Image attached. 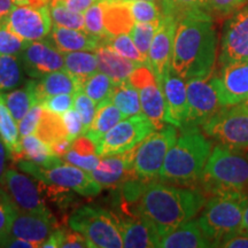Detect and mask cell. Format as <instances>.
<instances>
[{"instance_id": "46", "label": "cell", "mask_w": 248, "mask_h": 248, "mask_svg": "<svg viewBox=\"0 0 248 248\" xmlns=\"http://www.w3.org/2000/svg\"><path fill=\"white\" fill-rule=\"evenodd\" d=\"M247 2L248 0H207L210 15L217 17H229Z\"/></svg>"}, {"instance_id": "27", "label": "cell", "mask_w": 248, "mask_h": 248, "mask_svg": "<svg viewBox=\"0 0 248 248\" xmlns=\"http://www.w3.org/2000/svg\"><path fill=\"white\" fill-rule=\"evenodd\" d=\"M142 114L151 121L155 130L166 125V102L162 88L159 82L152 83L144 88L139 89Z\"/></svg>"}, {"instance_id": "51", "label": "cell", "mask_w": 248, "mask_h": 248, "mask_svg": "<svg viewBox=\"0 0 248 248\" xmlns=\"http://www.w3.org/2000/svg\"><path fill=\"white\" fill-rule=\"evenodd\" d=\"M91 247L89 240L82 233L77 231H63L61 248H85Z\"/></svg>"}, {"instance_id": "47", "label": "cell", "mask_w": 248, "mask_h": 248, "mask_svg": "<svg viewBox=\"0 0 248 248\" xmlns=\"http://www.w3.org/2000/svg\"><path fill=\"white\" fill-rule=\"evenodd\" d=\"M62 159H63L64 162L73 164V166L75 167H78V168L89 172L97 169L101 161V157L99 156L98 154L82 155L77 153V152L74 150H70L63 157H62Z\"/></svg>"}, {"instance_id": "7", "label": "cell", "mask_w": 248, "mask_h": 248, "mask_svg": "<svg viewBox=\"0 0 248 248\" xmlns=\"http://www.w3.org/2000/svg\"><path fill=\"white\" fill-rule=\"evenodd\" d=\"M18 168L26 173L47 184L68 188L84 197H94L102 190V186L93 179L91 173L64 161L49 167H43L29 160H20Z\"/></svg>"}, {"instance_id": "18", "label": "cell", "mask_w": 248, "mask_h": 248, "mask_svg": "<svg viewBox=\"0 0 248 248\" xmlns=\"http://www.w3.org/2000/svg\"><path fill=\"white\" fill-rule=\"evenodd\" d=\"M136 148L101 157L98 168L90 172L93 179L107 188H116L125 182L139 179L133 168Z\"/></svg>"}, {"instance_id": "56", "label": "cell", "mask_w": 248, "mask_h": 248, "mask_svg": "<svg viewBox=\"0 0 248 248\" xmlns=\"http://www.w3.org/2000/svg\"><path fill=\"white\" fill-rule=\"evenodd\" d=\"M71 145H73V140H70L69 138H61L57 141L52 142L49 146L52 147L54 154L62 159L71 150Z\"/></svg>"}, {"instance_id": "39", "label": "cell", "mask_w": 248, "mask_h": 248, "mask_svg": "<svg viewBox=\"0 0 248 248\" xmlns=\"http://www.w3.org/2000/svg\"><path fill=\"white\" fill-rule=\"evenodd\" d=\"M102 44L108 45L116 53L129 59V60L137 62L139 64H147L148 66L147 59L140 53L137 46L135 45L130 33H122V35L108 37V38L104 40Z\"/></svg>"}, {"instance_id": "19", "label": "cell", "mask_w": 248, "mask_h": 248, "mask_svg": "<svg viewBox=\"0 0 248 248\" xmlns=\"http://www.w3.org/2000/svg\"><path fill=\"white\" fill-rule=\"evenodd\" d=\"M57 229V219L52 214L42 215V214L24 213L18 210L12 223L9 235L30 241L35 244L36 247H42V245Z\"/></svg>"}, {"instance_id": "38", "label": "cell", "mask_w": 248, "mask_h": 248, "mask_svg": "<svg viewBox=\"0 0 248 248\" xmlns=\"http://www.w3.org/2000/svg\"><path fill=\"white\" fill-rule=\"evenodd\" d=\"M114 84L115 82L109 76L101 71H97L83 83L82 90L95 104L99 105L110 97Z\"/></svg>"}, {"instance_id": "62", "label": "cell", "mask_w": 248, "mask_h": 248, "mask_svg": "<svg viewBox=\"0 0 248 248\" xmlns=\"http://www.w3.org/2000/svg\"><path fill=\"white\" fill-rule=\"evenodd\" d=\"M246 155H247V156H248V150L246 151Z\"/></svg>"}, {"instance_id": "22", "label": "cell", "mask_w": 248, "mask_h": 248, "mask_svg": "<svg viewBox=\"0 0 248 248\" xmlns=\"http://www.w3.org/2000/svg\"><path fill=\"white\" fill-rule=\"evenodd\" d=\"M62 53L76 51H95L104 39L92 36L84 30L69 29L53 24L51 32L46 37Z\"/></svg>"}, {"instance_id": "55", "label": "cell", "mask_w": 248, "mask_h": 248, "mask_svg": "<svg viewBox=\"0 0 248 248\" xmlns=\"http://www.w3.org/2000/svg\"><path fill=\"white\" fill-rule=\"evenodd\" d=\"M0 247H11V248H32L36 247L35 244L30 243L21 238L13 237V235H7L4 240L0 243Z\"/></svg>"}, {"instance_id": "40", "label": "cell", "mask_w": 248, "mask_h": 248, "mask_svg": "<svg viewBox=\"0 0 248 248\" xmlns=\"http://www.w3.org/2000/svg\"><path fill=\"white\" fill-rule=\"evenodd\" d=\"M160 23L161 20L155 21V22H136L130 31V36H131L133 43L140 51V53L147 59V61L152 40L159 29Z\"/></svg>"}, {"instance_id": "25", "label": "cell", "mask_w": 248, "mask_h": 248, "mask_svg": "<svg viewBox=\"0 0 248 248\" xmlns=\"http://www.w3.org/2000/svg\"><path fill=\"white\" fill-rule=\"evenodd\" d=\"M94 53L98 59V70L109 76L115 83L128 80L133 70L140 66L137 62L116 53L106 44H101Z\"/></svg>"}, {"instance_id": "28", "label": "cell", "mask_w": 248, "mask_h": 248, "mask_svg": "<svg viewBox=\"0 0 248 248\" xmlns=\"http://www.w3.org/2000/svg\"><path fill=\"white\" fill-rule=\"evenodd\" d=\"M125 119L122 111L111 102L109 98L100 102L97 107L94 120L83 136H86L95 142V145L106 136V133L114 128L117 123Z\"/></svg>"}, {"instance_id": "14", "label": "cell", "mask_w": 248, "mask_h": 248, "mask_svg": "<svg viewBox=\"0 0 248 248\" xmlns=\"http://www.w3.org/2000/svg\"><path fill=\"white\" fill-rule=\"evenodd\" d=\"M6 24L27 42L42 40L49 35L52 17L48 6H16L12 9Z\"/></svg>"}, {"instance_id": "1", "label": "cell", "mask_w": 248, "mask_h": 248, "mask_svg": "<svg viewBox=\"0 0 248 248\" xmlns=\"http://www.w3.org/2000/svg\"><path fill=\"white\" fill-rule=\"evenodd\" d=\"M217 59V36L212 15L194 13L181 18L173 40V73L185 80L209 77Z\"/></svg>"}, {"instance_id": "11", "label": "cell", "mask_w": 248, "mask_h": 248, "mask_svg": "<svg viewBox=\"0 0 248 248\" xmlns=\"http://www.w3.org/2000/svg\"><path fill=\"white\" fill-rule=\"evenodd\" d=\"M154 130L151 121L144 114L125 117L98 142L97 154L104 157L132 150Z\"/></svg>"}, {"instance_id": "8", "label": "cell", "mask_w": 248, "mask_h": 248, "mask_svg": "<svg viewBox=\"0 0 248 248\" xmlns=\"http://www.w3.org/2000/svg\"><path fill=\"white\" fill-rule=\"evenodd\" d=\"M177 137L176 126L167 123L163 128L154 130L138 145L133 168L139 179L152 182L159 178L164 159Z\"/></svg>"}, {"instance_id": "5", "label": "cell", "mask_w": 248, "mask_h": 248, "mask_svg": "<svg viewBox=\"0 0 248 248\" xmlns=\"http://www.w3.org/2000/svg\"><path fill=\"white\" fill-rule=\"evenodd\" d=\"M247 204V192H222L210 195L201 210L198 223L214 247H218L228 235L240 231Z\"/></svg>"}, {"instance_id": "44", "label": "cell", "mask_w": 248, "mask_h": 248, "mask_svg": "<svg viewBox=\"0 0 248 248\" xmlns=\"http://www.w3.org/2000/svg\"><path fill=\"white\" fill-rule=\"evenodd\" d=\"M27 40L13 32L6 22L0 26V55H20Z\"/></svg>"}, {"instance_id": "57", "label": "cell", "mask_w": 248, "mask_h": 248, "mask_svg": "<svg viewBox=\"0 0 248 248\" xmlns=\"http://www.w3.org/2000/svg\"><path fill=\"white\" fill-rule=\"evenodd\" d=\"M14 6L13 0H0V26L7 21Z\"/></svg>"}, {"instance_id": "59", "label": "cell", "mask_w": 248, "mask_h": 248, "mask_svg": "<svg viewBox=\"0 0 248 248\" xmlns=\"http://www.w3.org/2000/svg\"><path fill=\"white\" fill-rule=\"evenodd\" d=\"M240 230L247 232V233H248V204H247L246 208H245L244 216H243V223H241Z\"/></svg>"}, {"instance_id": "31", "label": "cell", "mask_w": 248, "mask_h": 248, "mask_svg": "<svg viewBox=\"0 0 248 248\" xmlns=\"http://www.w3.org/2000/svg\"><path fill=\"white\" fill-rule=\"evenodd\" d=\"M64 70L71 74L83 85V83L98 70V59L95 53L84 51L63 53Z\"/></svg>"}, {"instance_id": "32", "label": "cell", "mask_w": 248, "mask_h": 248, "mask_svg": "<svg viewBox=\"0 0 248 248\" xmlns=\"http://www.w3.org/2000/svg\"><path fill=\"white\" fill-rule=\"evenodd\" d=\"M109 99L125 117L142 114L139 91L128 80L114 84Z\"/></svg>"}, {"instance_id": "49", "label": "cell", "mask_w": 248, "mask_h": 248, "mask_svg": "<svg viewBox=\"0 0 248 248\" xmlns=\"http://www.w3.org/2000/svg\"><path fill=\"white\" fill-rule=\"evenodd\" d=\"M62 120H63L64 125H66L68 138L70 140H75L79 136L84 135V124H83L82 117H80L79 113L75 108H70L69 110L64 111L62 114Z\"/></svg>"}, {"instance_id": "2", "label": "cell", "mask_w": 248, "mask_h": 248, "mask_svg": "<svg viewBox=\"0 0 248 248\" xmlns=\"http://www.w3.org/2000/svg\"><path fill=\"white\" fill-rule=\"evenodd\" d=\"M206 195L195 187L147 182L137 201V212L156 229L160 238L201 213Z\"/></svg>"}, {"instance_id": "9", "label": "cell", "mask_w": 248, "mask_h": 248, "mask_svg": "<svg viewBox=\"0 0 248 248\" xmlns=\"http://www.w3.org/2000/svg\"><path fill=\"white\" fill-rule=\"evenodd\" d=\"M208 138L235 150H248V109L240 105L222 107L202 126Z\"/></svg>"}, {"instance_id": "43", "label": "cell", "mask_w": 248, "mask_h": 248, "mask_svg": "<svg viewBox=\"0 0 248 248\" xmlns=\"http://www.w3.org/2000/svg\"><path fill=\"white\" fill-rule=\"evenodd\" d=\"M18 209L9 194L2 188H0V243L5 239L11 232L12 223Z\"/></svg>"}, {"instance_id": "54", "label": "cell", "mask_w": 248, "mask_h": 248, "mask_svg": "<svg viewBox=\"0 0 248 248\" xmlns=\"http://www.w3.org/2000/svg\"><path fill=\"white\" fill-rule=\"evenodd\" d=\"M55 1L61 2L74 12L85 13L93 4H95L99 0H55Z\"/></svg>"}, {"instance_id": "58", "label": "cell", "mask_w": 248, "mask_h": 248, "mask_svg": "<svg viewBox=\"0 0 248 248\" xmlns=\"http://www.w3.org/2000/svg\"><path fill=\"white\" fill-rule=\"evenodd\" d=\"M9 155V152L6 147L5 142L0 138V181H1L2 176L6 171V161H7V156Z\"/></svg>"}, {"instance_id": "60", "label": "cell", "mask_w": 248, "mask_h": 248, "mask_svg": "<svg viewBox=\"0 0 248 248\" xmlns=\"http://www.w3.org/2000/svg\"><path fill=\"white\" fill-rule=\"evenodd\" d=\"M240 106L243 107V108H246V109H248V98H247L246 100H245L244 102H241V104H240Z\"/></svg>"}, {"instance_id": "4", "label": "cell", "mask_w": 248, "mask_h": 248, "mask_svg": "<svg viewBox=\"0 0 248 248\" xmlns=\"http://www.w3.org/2000/svg\"><path fill=\"white\" fill-rule=\"evenodd\" d=\"M200 186L207 194L247 192L248 156L240 150L217 144L204 166Z\"/></svg>"}, {"instance_id": "26", "label": "cell", "mask_w": 248, "mask_h": 248, "mask_svg": "<svg viewBox=\"0 0 248 248\" xmlns=\"http://www.w3.org/2000/svg\"><path fill=\"white\" fill-rule=\"evenodd\" d=\"M104 5V23L108 36L130 33L136 23L129 2L125 0H102Z\"/></svg>"}, {"instance_id": "24", "label": "cell", "mask_w": 248, "mask_h": 248, "mask_svg": "<svg viewBox=\"0 0 248 248\" xmlns=\"http://www.w3.org/2000/svg\"><path fill=\"white\" fill-rule=\"evenodd\" d=\"M79 89H82L80 83L64 69L46 74L38 80L33 79L37 105H42L46 98L64 93H75Z\"/></svg>"}, {"instance_id": "17", "label": "cell", "mask_w": 248, "mask_h": 248, "mask_svg": "<svg viewBox=\"0 0 248 248\" xmlns=\"http://www.w3.org/2000/svg\"><path fill=\"white\" fill-rule=\"evenodd\" d=\"M177 24V18L163 15L148 52V66L154 71L160 84L167 71L171 69L173 40Z\"/></svg>"}, {"instance_id": "41", "label": "cell", "mask_w": 248, "mask_h": 248, "mask_svg": "<svg viewBox=\"0 0 248 248\" xmlns=\"http://www.w3.org/2000/svg\"><path fill=\"white\" fill-rule=\"evenodd\" d=\"M85 31L90 35L99 37L101 39L108 38V33L104 23V5L102 0L93 4L84 13Z\"/></svg>"}, {"instance_id": "45", "label": "cell", "mask_w": 248, "mask_h": 248, "mask_svg": "<svg viewBox=\"0 0 248 248\" xmlns=\"http://www.w3.org/2000/svg\"><path fill=\"white\" fill-rule=\"evenodd\" d=\"M97 107L98 105L82 89L75 92L74 108L78 111L80 117H82L83 124H84V133L88 131L90 125H91L93 120H94L95 113H97Z\"/></svg>"}, {"instance_id": "12", "label": "cell", "mask_w": 248, "mask_h": 248, "mask_svg": "<svg viewBox=\"0 0 248 248\" xmlns=\"http://www.w3.org/2000/svg\"><path fill=\"white\" fill-rule=\"evenodd\" d=\"M0 184L5 187L20 212L51 215L45 198L40 190L39 181L23 175L15 169L6 170Z\"/></svg>"}, {"instance_id": "36", "label": "cell", "mask_w": 248, "mask_h": 248, "mask_svg": "<svg viewBox=\"0 0 248 248\" xmlns=\"http://www.w3.org/2000/svg\"><path fill=\"white\" fill-rule=\"evenodd\" d=\"M163 15H170L179 21L186 15L209 13L207 0H161Z\"/></svg>"}, {"instance_id": "30", "label": "cell", "mask_w": 248, "mask_h": 248, "mask_svg": "<svg viewBox=\"0 0 248 248\" xmlns=\"http://www.w3.org/2000/svg\"><path fill=\"white\" fill-rule=\"evenodd\" d=\"M21 136L18 124L9 111L2 93L0 92V138L5 142L9 156L17 162L21 156Z\"/></svg>"}, {"instance_id": "42", "label": "cell", "mask_w": 248, "mask_h": 248, "mask_svg": "<svg viewBox=\"0 0 248 248\" xmlns=\"http://www.w3.org/2000/svg\"><path fill=\"white\" fill-rule=\"evenodd\" d=\"M130 11L136 22H155L162 18V9L160 4L154 1H128Z\"/></svg>"}, {"instance_id": "23", "label": "cell", "mask_w": 248, "mask_h": 248, "mask_svg": "<svg viewBox=\"0 0 248 248\" xmlns=\"http://www.w3.org/2000/svg\"><path fill=\"white\" fill-rule=\"evenodd\" d=\"M159 247L207 248L214 247V245L200 228L198 219L193 218L161 237Z\"/></svg>"}, {"instance_id": "37", "label": "cell", "mask_w": 248, "mask_h": 248, "mask_svg": "<svg viewBox=\"0 0 248 248\" xmlns=\"http://www.w3.org/2000/svg\"><path fill=\"white\" fill-rule=\"evenodd\" d=\"M48 7L53 24L69 28V29L85 31V17L83 13L71 11L67 6L55 0L49 1Z\"/></svg>"}, {"instance_id": "48", "label": "cell", "mask_w": 248, "mask_h": 248, "mask_svg": "<svg viewBox=\"0 0 248 248\" xmlns=\"http://www.w3.org/2000/svg\"><path fill=\"white\" fill-rule=\"evenodd\" d=\"M74 102H75V93H64V94H58L46 98L42 102V106L45 109L61 115L64 111L69 110L70 108L74 107Z\"/></svg>"}, {"instance_id": "6", "label": "cell", "mask_w": 248, "mask_h": 248, "mask_svg": "<svg viewBox=\"0 0 248 248\" xmlns=\"http://www.w3.org/2000/svg\"><path fill=\"white\" fill-rule=\"evenodd\" d=\"M71 230L82 233L91 248H121L123 240L113 213L97 204H85L71 214L68 221Z\"/></svg>"}, {"instance_id": "52", "label": "cell", "mask_w": 248, "mask_h": 248, "mask_svg": "<svg viewBox=\"0 0 248 248\" xmlns=\"http://www.w3.org/2000/svg\"><path fill=\"white\" fill-rule=\"evenodd\" d=\"M218 247L223 248H248V233L245 231H238L233 234L224 238Z\"/></svg>"}, {"instance_id": "29", "label": "cell", "mask_w": 248, "mask_h": 248, "mask_svg": "<svg viewBox=\"0 0 248 248\" xmlns=\"http://www.w3.org/2000/svg\"><path fill=\"white\" fill-rule=\"evenodd\" d=\"M20 160H29L43 167H49L60 162L61 157L54 154L49 144L32 133V135L21 137Z\"/></svg>"}, {"instance_id": "53", "label": "cell", "mask_w": 248, "mask_h": 248, "mask_svg": "<svg viewBox=\"0 0 248 248\" xmlns=\"http://www.w3.org/2000/svg\"><path fill=\"white\" fill-rule=\"evenodd\" d=\"M71 150L76 151L77 153L82 155H92L97 154V145L86 136H79L78 138L73 140Z\"/></svg>"}, {"instance_id": "21", "label": "cell", "mask_w": 248, "mask_h": 248, "mask_svg": "<svg viewBox=\"0 0 248 248\" xmlns=\"http://www.w3.org/2000/svg\"><path fill=\"white\" fill-rule=\"evenodd\" d=\"M126 248L159 247L160 235L150 221L140 215L115 216Z\"/></svg>"}, {"instance_id": "50", "label": "cell", "mask_w": 248, "mask_h": 248, "mask_svg": "<svg viewBox=\"0 0 248 248\" xmlns=\"http://www.w3.org/2000/svg\"><path fill=\"white\" fill-rule=\"evenodd\" d=\"M43 110H44V108H43L42 105H35V106L30 108V110L26 114V116L18 122V131H20L21 137L32 135V133L36 132Z\"/></svg>"}, {"instance_id": "15", "label": "cell", "mask_w": 248, "mask_h": 248, "mask_svg": "<svg viewBox=\"0 0 248 248\" xmlns=\"http://www.w3.org/2000/svg\"><path fill=\"white\" fill-rule=\"evenodd\" d=\"M20 59L24 71L31 78H40L46 74L64 68L63 53L47 38L27 42Z\"/></svg>"}, {"instance_id": "13", "label": "cell", "mask_w": 248, "mask_h": 248, "mask_svg": "<svg viewBox=\"0 0 248 248\" xmlns=\"http://www.w3.org/2000/svg\"><path fill=\"white\" fill-rule=\"evenodd\" d=\"M248 60V2L226 17L223 26L218 66Z\"/></svg>"}, {"instance_id": "16", "label": "cell", "mask_w": 248, "mask_h": 248, "mask_svg": "<svg viewBox=\"0 0 248 248\" xmlns=\"http://www.w3.org/2000/svg\"><path fill=\"white\" fill-rule=\"evenodd\" d=\"M214 79L223 107L240 105L248 98V60L219 67Z\"/></svg>"}, {"instance_id": "10", "label": "cell", "mask_w": 248, "mask_h": 248, "mask_svg": "<svg viewBox=\"0 0 248 248\" xmlns=\"http://www.w3.org/2000/svg\"><path fill=\"white\" fill-rule=\"evenodd\" d=\"M187 114L181 130L202 128L223 107L219 102L214 74L204 78L186 80Z\"/></svg>"}, {"instance_id": "34", "label": "cell", "mask_w": 248, "mask_h": 248, "mask_svg": "<svg viewBox=\"0 0 248 248\" xmlns=\"http://www.w3.org/2000/svg\"><path fill=\"white\" fill-rule=\"evenodd\" d=\"M23 70L20 55H0V92L12 91L23 84Z\"/></svg>"}, {"instance_id": "3", "label": "cell", "mask_w": 248, "mask_h": 248, "mask_svg": "<svg viewBox=\"0 0 248 248\" xmlns=\"http://www.w3.org/2000/svg\"><path fill=\"white\" fill-rule=\"evenodd\" d=\"M213 150L210 141L200 128L182 130L167 154L159 179L168 184L195 187Z\"/></svg>"}, {"instance_id": "61", "label": "cell", "mask_w": 248, "mask_h": 248, "mask_svg": "<svg viewBox=\"0 0 248 248\" xmlns=\"http://www.w3.org/2000/svg\"><path fill=\"white\" fill-rule=\"evenodd\" d=\"M125 1H137V0H125ZM144 1H154V2H157V4H160L161 0H144Z\"/></svg>"}, {"instance_id": "33", "label": "cell", "mask_w": 248, "mask_h": 248, "mask_svg": "<svg viewBox=\"0 0 248 248\" xmlns=\"http://www.w3.org/2000/svg\"><path fill=\"white\" fill-rule=\"evenodd\" d=\"M9 111L13 115L17 124L26 116L30 108L37 105L35 90H33V79L26 83L22 89L12 90L8 93H2Z\"/></svg>"}, {"instance_id": "20", "label": "cell", "mask_w": 248, "mask_h": 248, "mask_svg": "<svg viewBox=\"0 0 248 248\" xmlns=\"http://www.w3.org/2000/svg\"><path fill=\"white\" fill-rule=\"evenodd\" d=\"M164 102H166V123L182 128L187 114V88L186 80L170 69L161 80Z\"/></svg>"}, {"instance_id": "35", "label": "cell", "mask_w": 248, "mask_h": 248, "mask_svg": "<svg viewBox=\"0 0 248 248\" xmlns=\"http://www.w3.org/2000/svg\"><path fill=\"white\" fill-rule=\"evenodd\" d=\"M35 135L49 145L61 138H68L67 129L62 116L45 108L37 125Z\"/></svg>"}]
</instances>
